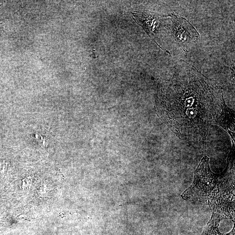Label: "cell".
<instances>
[{
	"label": "cell",
	"mask_w": 235,
	"mask_h": 235,
	"mask_svg": "<svg viewBox=\"0 0 235 235\" xmlns=\"http://www.w3.org/2000/svg\"><path fill=\"white\" fill-rule=\"evenodd\" d=\"M207 156L202 158L195 172L193 182L181 195L183 200L202 202L210 207L224 193L234 189V173L226 169L223 174L214 173Z\"/></svg>",
	"instance_id": "cell-2"
},
{
	"label": "cell",
	"mask_w": 235,
	"mask_h": 235,
	"mask_svg": "<svg viewBox=\"0 0 235 235\" xmlns=\"http://www.w3.org/2000/svg\"><path fill=\"white\" fill-rule=\"evenodd\" d=\"M168 17L170 19L168 26L179 46L185 48L200 39L199 32L187 20L174 13Z\"/></svg>",
	"instance_id": "cell-3"
},
{
	"label": "cell",
	"mask_w": 235,
	"mask_h": 235,
	"mask_svg": "<svg viewBox=\"0 0 235 235\" xmlns=\"http://www.w3.org/2000/svg\"><path fill=\"white\" fill-rule=\"evenodd\" d=\"M218 123L223 127L226 128L234 140V112L227 107L226 103L222 106L221 113Z\"/></svg>",
	"instance_id": "cell-5"
},
{
	"label": "cell",
	"mask_w": 235,
	"mask_h": 235,
	"mask_svg": "<svg viewBox=\"0 0 235 235\" xmlns=\"http://www.w3.org/2000/svg\"><path fill=\"white\" fill-rule=\"evenodd\" d=\"M225 219L220 215L213 213V215L205 227L202 235H235V225L232 231L227 234L221 233L219 230L220 222Z\"/></svg>",
	"instance_id": "cell-6"
},
{
	"label": "cell",
	"mask_w": 235,
	"mask_h": 235,
	"mask_svg": "<svg viewBox=\"0 0 235 235\" xmlns=\"http://www.w3.org/2000/svg\"><path fill=\"white\" fill-rule=\"evenodd\" d=\"M160 116L181 139L204 148L212 124L219 122L225 103L221 90L186 61L172 68L157 100Z\"/></svg>",
	"instance_id": "cell-1"
},
{
	"label": "cell",
	"mask_w": 235,
	"mask_h": 235,
	"mask_svg": "<svg viewBox=\"0 0 235 235\" xmlns=\"http://www.w3.org/2000/svg\"><path fill=\"white\" fill-rule=\"evenodd\" d=\"M134 20L140 26L143 28L145 32L149 37L154 41L166 53L170 54L166 50L160 47L155 39V33L159 28L166 16L161 15L158 13L148 10H141L134 11L132 13Z\"/></svg>",
	"instance_id": "cell-4"
}]
</instances>
